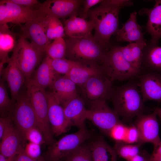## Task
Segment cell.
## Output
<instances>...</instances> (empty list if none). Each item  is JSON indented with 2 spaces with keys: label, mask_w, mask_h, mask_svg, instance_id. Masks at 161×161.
I'll return each mask as SVG.
<instances>
[{
  "label": "cell",
  "mask_w": 161,
  "mask_h": 161,
  "mask_svg": "<svg viewBox=\"0 0 161 161\" xmlns=\"http://www.w3.org/2000/svg\"><path fill=\"white\" fill-rule=\"evenodd\" d=\"M124 7L113 4L108 0H103L88 13V16L94 25L95 40L107 50L110 46L111 36L118 29L119 12Z\"/></svg>",
  "instance_id": "obj_1"
},
{
  "label": "cell",
  "mask_w": 161,
  "mask_h": 161,
  "mask_svg": "<svg viewBox=\"0 0 161 161\" xmlns=\"http://www.w3.org/2000/svg\"><path fill=\"white\" fill-rule=\"evenodd\" d=\"M137 83L130 82L113 89L110 99L114 110L126 120L143 113L145 109Z\"/></svg>",
  "instance_id": "obj_2"
},
{
  "label": "cell",
  "mask_w": 161,
  "mask_h": 161,
  "mask_svg": "<svg viewBox=\"0 0 161 161\" xmlns=\"http://www.w3.org/2000/svg\"><path fill=\"white\" fill-rule=\"evenodd\" d=\"M65 38L66 44L65 58L81 63H94L101 65L108 50L102 46L94 37Z\"/></svg>",
  "instance_id": "obj_3"
},
{
  "label": "cell",
  "mask_w": 161,
  "mask_h": 161,
  "mask_svg": "<svg viewBox=\"0 0 161 161\" xmlns=\"http://www.w3.org/2000/svg\"><path fill=\"white\" fill-rule=\"evenodd\" d=\"M26 92L35 112L37 128L42 133L45 140H53L54 134L48 118V98L45 89L35 83L31 78H26Z\"/></svg>",
  "instance_id": "obj_4"
},
{
  "label": "cell",
  "mask_w": 161,
  "mask_h": 161,
  "mask_svg": "<svg viewBox=\"0 0 161 161\" xmlns=\"http://www.w3.org/2000/svg\"><path fill=\"white\" fill-rule=\"evenodd\" d=\"M121 47L114 46L108 50L101 65L104 74L112 81L139 78L142 71L135 68L125 59Z\"/></svg>",
  "instance_id": "obj_5"
},
{
  "label": "cell",
  "mask_w": 161,
  "mask_h": 161,
  "mask_svg": "<svg viewBox=\"0 0 161 161\" xmlns=\"http://www.w3.org/2000/svg\"><path fill=\"white\" fill-rule=\"evenodd\" d=\"M80 87V96L89 109L110 99L114 89L112 81L105 74L91 77Z\"/></svg>",
  "instance_id": "obj_6"
},
{
  "label": "cell",
  "mask_w": 161,
  "mask_h": 161,
  "mask_svg": "<svg viewBox=\"0 0 161 161\" xmlns=\"http://www.w3.org/2000/svg\"><path fill=\"white\" fill-rule=\"evenodd\" d=\"M17 64L25 78H31L35 69L39 65L45 52L34 45L27 39L19 37L12 51Z\"/></svg>",
  "instance_id": "obj_7"
},
{
  "label": "cell",
  "mask_w": 161,
  "mask_h": 161,
  "mask_svg": "<svg viewBox=\"0 0 161 161\" xmlns=\"http://www.w3.org/2000/svg\"><path fill=\"white\" fill-rule=\"evenodd\" d=\"M8 115L16 129L26 140L27 132L32 128H37L36 116L26 90L20 92Z\"/></svg>",
  "instance_id": "obj_8"
},
{
  "label": "cell",
  "mask_w": 161,
  "mask_h": 161,
  "mask_svg": "<svg viewBox=\"0 0 161 161\" xmlns=\"http://www.w3.org/2000/svg\"><path fill=\"white\" fill-rule=\"evenodd\" d=\"M86 127L76 132L66 135L49 147L46 156L48 161L61 160L91 137Z\"/></svg>",
  "instance_id": "obj_9"
},
{
  "label": "cell",
  "mask_w": 161,
  "mask_h": 161,
  "mask_svg": "<svg viewBox=\"0 0 161 161\" xmlns=\"http://www.w3.org/2000/svg\"><path fill=\"white\" fill-rule=\"evenodd\" d=\"M38 13L33 8L18 5L9 0L0 1V25L24 24L33 19Z\"/></svg>",
  "instance_id": "obj_10"
},
{
  "label": "cell",
  "mask_w": 161,
  "mask_h": 161,
  "mask_svg": "<svg viewBox=\"0 0 161 161\" xmlns=\"http://www.w3.org/2000/svg\"><path fill=\"white\" fill-rule=\"evenodd\" d=\"M46 14L38 11L36 17L32 20L24 24L19 25V37L29 39L34 45L45 51L47 46L51 42L46 34L45 24Z\"/></svg>",
  "instance_id": "obj_11"
},
{
  "label": "cell",
  "mask_w": 161,
  "mask_h": 161,
  "mask_svg": "<svg viewBox=\"0 0 161 161\" xmlns=\"http://www.w3.org/2000/svg\"><path fill=\"white\" fill-rule=\"evenodd\" d=\"M86 118L107 136L111 129L121 122L118 115L108 106L106 102H102L92 108L87 109Z\"/></svg>",
  "instance_id": "obj_12"
},
{
  "label": "cell",
  "mask_w": 161,
  "mask_h": 161,
  "mask_svg": "<svg viewBox=\"0 0 161 161\" xmlns=\"http://www.w3.org/2000/svg\"><path fill=\"white\" fill-rule=\"evenodd\" d=\"M157 116L153 112L148 114L142 113L136 117L134 125L139 134V140L137 144L141 145L145 143H150L153 144L154 146L161 144Z\"/></svg>",
  "instance_id": "obj_13"
},
{
  "label": "cell",
  "mask_w": 161,
  "mask_h": 161,
  "mask_svg": "<svg viewBox=\"0 0 161 161\" xmlns=\"http://www.w3.org/2000/svg\"><path fill=\"white\" fill-rule=\"evenodd\" d=\"M82 2L83 1L78 0H47L39 2L35 9L45 14L64 19L76 14Z\"/></svg>",
  "instance_id": "obj_14"
},
{
  "label": "cell",
  "mask_w": 161,
  "mask_h": 161,
  "mask_svg": "<svg viewBox=\"0 0 161 161\" xmlns=\"http://www.w3.org/2000/svg\"><path fill=\"white\" fill-rule=\"evenodd\" d=\"M2 79L6 81L9 88L11 99L15 103L25 84V78L18 66L14 54L12 52L7 66L0 72Z\"/></svg>",
  "instance_id": "obj_15"
},
{
  "label": "cell",
  "mask_w": 161,
  "mask_h": 161,
  "mask_svg": "<svg viewBox=\"0 0 161 161\" xmlns=\"http://www.w3.org/2000/svg\"><path fill=\"white\" fill-rule=\"evenodd\" d=\"M26 141L16 129L11 119L0 143V154L7 157H15L24 149Z\"/></svg>",
  "instance_id": "obj_16"
},
{
  "label": "cell",
  "mask_w": 161,
  "mask_h": 161,
  "mask_svg": "<svg viewBox=\"0 0 161 161\" xmlns=\"http://www.w3.org/2000/svg\"><path fill=\"white\" fill-rule=\"evenodd\" d=\"M139 78L137 84L144 102L151 100L161 103V74L144 72Z\"/></svg>",
  "instance_id": "obj_17"
},
{
  "label": "cell",
  "mask_w": 161,
  "mask_h": 161,
  "mask_svg": "<svg viewBox=\"0 0 161 161\" xmlns=\"http://www.w3.org/2000/svg\"><path fill=\"white\" fill-rule=\"evenodd\" d=\"M48 98V118L53 134L58 136L66 132L69 128L63 107L53 92L47 93Z\"/></svg>",
  "instance_id": "obj_18"
},
{
  "label": "cell",
  "mask_w": 161,
  "mask_h": 161,
  "mask_svg": "<svg viewBox=\"0 0 161 161\" xmlns=\"http://www.w3.org/2000/svg\"><path fill=\"white\" fill-rule=\"evenodd\" d=\"M137 13L135 11L130 13L129 18L116 32V39L120 41L146 44L142 27L137 20Z\"/></svg>",
  "instance_id": "obj_19"
},
{
  "label": "cell",
  "mask_w": 161,
  "mask_h": 161,
  "mask_svg": "<svg viewBox=\"0 0 161 161\" xmlns=\"http://www.w3.org/2000/svg\"><path fill=\"white\" fill-rule=\"evenodd\" d=\"M139 14L141 15H146L148 17L145 27L146 31L151 36L150 41L158 45L161 38V0H155L154 5L151 8L141 9Z\"/></svg>",
  "instance_id": "obj_20"
},
{
  "label": "cell",
  "mask_w": 161,
  "mask_h": 161,
  "mask_svg": "<svg viewBox=\"0 0 161 161\" xmlns=\"http://www.w3.org/2000/svg\"><path fill=\"white\" fill-rule=\"evenodd\" d=\"M51 87L52 92L63 107L79 95L76 85L65 75H58Z\"/></svg>",
  "instance_id": "obj_21"
},
{
  "label": "cell",
  "mask_w": 161,
  "mask_h": 161,
  "mask_svg": "<svg viewBox=\"0 0 161 161\" xmlns=\"http://www.w3.org/2000/svg\"><path fill=\"white\" fill-rule=\"evenodd\" d=\"M84 101L79 95L64 107L66 118L69 127L74 126L79 129L85 127L87 109Z\"/></svg>",
  "instance_id": "obj_22"
},
{
  "label": "cell",
  "mask_w": 161,
  "mask_h": 161,
  "mask_svg": "<svg viewBox=\"0 0 161 161\" xmlns=\"http://www.w3.org/2000/svg\"><path fill=\"white\" fill-rule=\"evenodd\" d=\"M102 74H105L101 65L94 63L78 62L65 75L80 86L91 77Z\"/></svg>",
  "instance_id": "obj_23"
},
{
  "label": "cell",
  "mask_w": 161,
  "mask_h": 161,
  "mask_svg": "<svg viewBox=\"0 0 161 161\" xmlns=\"http://www.w3.org/2000/svg\"><path fill=\"white\" fill-rule=\"evenodd\" d=\"M142 72H153L161 74V47L147 42L143 51Z\"/></svg>",
  "instance_id": "obj_24"
},
{
  "label": "cell",
  "mask_w": 161,
  "mask_h": 161,
  "mask_svg": "<svg viewBox=\"0 0 161 161\" xmlns=\"http://www.w3.org/2000/svg\"><path fill=\"white\" fill-rule=\"evenodd\" d=\"M17 34L11 31L7 24L0 25V70L4 64L8 63L10 57L8 55L15 48L18 40Z\"/></svg>",
  "instance_id": "obj_25"
},
{
  "label": "cell",
  "mask_w": 161,
  "mask_h": 161,
  "mask_svg": "<svg viewBox=\"0 0 161 161\" xmlns=\"http://www.w3.org/2000/svg\"><path fill=\"white\" fill-rule=\"evenodd\" d=\"M59 75L52 67L51 58L46 56L35 71L33 78H31L36 84L45 89L47 87H51Z\"/></svg>",
  "instance_id": "obj_26"
},
{
  "label": "cell",
  "mask_w": 161,
  "mask_h": 161,
  "mask_svg": "<svg viewBox=\"0 0 161 161\" xmlns=\"http://www.w3.org/2000/svg\"><path fill=\"white\" fill-rule=\"evenodd\" d=\"M89 146L93 161H117V155L114 148L102 137L93 141Z\"/></svg>",
  "instance_id": "obj_27"
},
{
  "label": "cell",
  "mask_w": 161,
  "mask_h": 161,
  "mask_svg": "<svg viewBox=\"0 0 161 161\" xmlns=\"http://www.w3.org/2000/svg\"><path fill=\"white\" fill-rule=\"evenodd\" d=\"M146 44L131 43L125 46L121 47L125 59L135 68L142 71L143 51Z\"/></svg>",
  "instance_id": "obj_28"
},
{
  "label": "cell",
  "mask_w": 161,
  "mask_h": 161,
  "mask_svg": "<svg viewBox=\"0 0 161 161\" xmlns=\"http://www.w3.org/2000/svg\"><path fill=\"white\" fill-rule=\"evenodd\" d=\"M45 24L46 34L50 41L59 38H64L65 35L64 27L60 19L46 14Z\"/></svg>",
  "instance_id": "obj_29"
},
{
  "label": "cell",
  "mask_w": 161,
  "mask_h": 161,
  "mask_svg": "<svg viewBox=\"0 0 161 161\" xmlns=\"http://www.w3.org/2000/svg\"><path fill=\"white\" fill-rule=\"evenodd\" d=\"M66 44L64 38H56L51 42L45 49L46 56L51 59L65 58Z\"/></svg>",
  "instance_id": "obj_30"
},
{
  "label": "cell",
  "mask_w": 161,
  "mask_h": 161,
  "mask_svg": "<svg viewBox=\"0 0 161 161\" xmlns=\"http://www.w3.org/2000/svg\"><path fill=\"white\" fill-rule=\"evenodd\" d=\"M141 146L138 144H129L123 142H115L113 148L117 155L128 161L139 153Z\"/></svg>",
  "instance_id": "obj_31"
},
{
  "label": "cell",
  "mask_w": 161,
  "mask_h": 161,
  "mask_svg": "<svg viewBox=\"0 0 161 161\" xmlns=\"http://www.w3.org/2000/svg\"><path fill=\"white\" fill-rule=\"evenodd\" d=\"M63 159L64 161H93L89 145L84 143Z\"/></svg>",
  "instance_id": "obj_32"
},
{
  "label": "cell",
  "mask_w": 161,
  "mask_h": 161,
  "mask_svg": "<svg viewBox=\"0 0 161 161\" xmlns=\"http://www.w3.org/2000/svg\"><path fill=\"white\" fill-rule=\"evenodd\" d=\"M14 103L9 96L5 81H0V112L1 117L8 114Z\"/></svg>",
  "instance_id": "obj_33"
},
{
  "label": "cell",
  "mask_w": 161,
  "mask_h": 161,
  "mask_svg": "<svg viewBox=\"0 0 161 161\" xmlns=\"http://www.w3.org/2000/svg\"><path fill=\"white\" fill-rule=\"evenodd\" d=\"M77 62L66 58H51V64L52 69L56 73L61 75H66Z\"/></svg>",
  "instance_id": "obj_34"
},
{
  "label": "cell",
  "mask_w": 161,
  "mask_h": 161,
  "mask_svg": "<svg viewBox=\"0 0 161 161\" xmlns=\"http://www.w3.org/2000/svg\"><path fill=\"white\" fill-rule=\"evenodd\" d=\"M72 16L82 38L94 37L92 32L94 29V25L91 20L88 21L77 17L76 14L73 15Z\"/></svg>",
  "instance_id": "obj_35"
},
{
  "label": "cell",
  "mask_w": 161,
  "mask_h": 161,
  "mask_svg": "<svg viewBox=\"0 0 161 161\" xmlns=\"http://www.w3.org/2000/svg\"><path fill=\"white\" fill-rule=\"evenodd\" d=\"M127 128L120 122L114 125L110 130L108 136L115 142H124Z\"/></svg>",
  "instance_id": "obj_36"
},
{
  "label": "cell",
  "mask_w": 161,
  "mask_h": 161,
  "mask_svg": "<svg viewBox=\"0 0 161 161\" xmlns=\"http://www.w3.org/2000/svg\"><path fill=\"white\" fill-rule=\"evenodd\" d=\"M64 29L66 36L73 38H82L72 15L64 21Z\"/></svg>",
  "instance_id": "obj_37"
},
{
  "label": "cell",
  "mask_w": 161,
  "mask_h": 161,
  "mask_svg": "<svg viewBox=\"0 0 161 161\" xmlns=\"http://www.w3.org/2000/svg\"><path fill=\"white\" fill-rule=\"evenodd\" d=\"M25 137L29 142L40 145L45 142L42 133L37 127L32 128L28 131Z\"/></svg>",
  "instance_id": "obj_38"
},
{
  "label": "cell",
  "mask_w": 161,
  "mask_h": 161,
  "mask_svg": "<svg viewBox=\"0 0 161 161\" xmlns=\"http://www.w3.org/2000/svg\"><path fill=\"white\" fill-rule=\"evenodd\" d=\"M24 151L27 155L34 159L37 160L41 157L40 145L29 142L26 143Z\"/></svg>",
  "instance_id": "obj_39"
},
{
  "label": "cell",
  "mask_w": 161,
  "mask_h": 161,
  "mask_svg": "<svg viewBox=\"0 0 161 161\" xmlns=\"http://www.w3.org/2000/svg\"><path fill=\"white\" fill-rule=\"evenodd\" d=\"M139 139V133L136 127L134 125L127 127L124 142L129 144H137Z\"/></svg>",
  "instance_id": "obj_40"
},
{
  "label": "cell",
  "mask_w": 161,
  "mask_h": 161,
  "mask_svg": "<svg viewBox=\"0 0 161 161\" xmlns=\"http://www.w3.org/2000/svg\"><path fill=\"white\" fill-rule=\"evenodd\" d=\"M102 0H86L83 1V11L81 14V18L85 19L88 15L90 8L93 6L101 3Z\"/></svg>",
  "instance_id": "obj_41"
},
{
  "label": "cell",
  "mask_w": 161,
  "mask_h": 161,
  "mask_svg": "<svg viewBox=\"0 0 161 161\" xmlns=\"http://www.w3.org/2000/svg\"><path fill=\"white\" fill-rule=\"evenodd\" d=\"M9 1L18 5L32 8L34 9L39 3L37 0H9Z\"/></svg>",
  "instance_id": "obj_42"
},
{
  "label": "cell",
  "mask_w": 161,
  "mask_h": 161,
  "mask_svg": "<svg viewBox=\"0 0 161 161\" xmlns=\"http://www.w3.org/2000/svg\"><path fill=\"white\" fill-rule=\"evenodd\" d=\"M24 150L15 157L13 161H45L42 157L37 160L31 158L26 154Z\"/></svg>",
  "instance_id": "obj_43"
},
{
  "label": "cell",
  "mask_w": 161,
  "mask_h": 161,
  "mask_svg": "<svg viewBox=\"0 0 161 161\" xmlns=\"http://www.w3.org/2000/svg\"><path fill=\"white\" fill-rule=\"evenodd\" d=\"M148 161H161V144L154 146Z\"/></svg>",
  "instance_id": "obj_44"
},
{
  "label": "cell",
  "mask_w": 161,
  "mask_h": 161,
  "mask_svg": "<svg viewBox=\"0 0 161 161\" xmlns=\"http://www.w3.org/2000/svg\"><path fill=\"white\" fill-rule=\"evenodd\" d=\"M150 155L145 151H140L128 161H148Z\"/></svg>",
  "instance_id": "obj_45"
},
{
  "label": "cell",
  "mask_w": 161,
  "mask_h": 161,
  "mask_svg": "<svg viewBox=\"0 0 161 161\" xmlns=\"http://www.w3.org/2000/svg\"><path fill=\"white\" fill-rule=\"evenodd\" d=\"M15 157H7L1 154H0V161H13Z\"/></svg>",
  "instance_id": "obj_46"
},
{
  "label": "cell",
  "mask_w": 161,
  "mask_h": 161,
  "mask_svg": "<svg viewBox=\"0 0 161 161\" xmlns=\"http://www.w3.org/2000/svg\"><path fill=\"white\" fill-rule=\"evenodd\" d=\"M154 112L158 116L161 120V107H156L154 110Z\"/></svg>",
  "instance_id": "obj_47"
},
{
  "label": "cell",
  "mask_w": 161,
  "mask_h": 161,
  "mask_svg": "<svg viewBox=\"0 0 161 161\" xmlns=\"http://www.w3.org/2000/svg\"><path fill=\"white\" fill-rule=\"evenodd\" d=\"M57 161H61V160Z\"/></svg>",
  "instance_id": "obj_48"
}]
</instances>
